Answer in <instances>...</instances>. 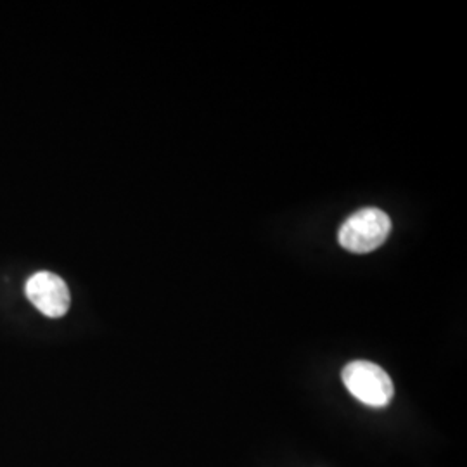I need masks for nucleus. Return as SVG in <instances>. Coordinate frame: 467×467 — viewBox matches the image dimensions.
I'll return each instance as SVG.
<instances>
[{"label":"nucleus","instance_id":"1","mask_svg":"<svg viewBox=\"0 0 467 467\" xmlns=\"http://www.w3.org/2000/svg\"><path fill=\"white\" fill-rule=\"evenodd\" d=\"M391 233V220L379 208H364L341 225L337 239L345 250L364 254L378 250Z\"/></svg>","mask_w":467,"mask_h":467},{"label":"nucleus","instance_id":"2","mask_svg":"<svg viewBox=\"0 0 467 467\" xmlns=\"http://www.w3.org/2000/svg\"><path fill=\"white\" fill-rule=\"evenodd\" d=\"M343 383L358 401L372 409L389 405L395 395V386L386 370L368 360H355L343 368Z\"/></svg>","mask_w":467,"mask_h":467},{"label":"nucleus","instance_id":"3","mask_svg":"<svg viewBox=\"0 0 467 467\" xmlns=\"http://www.w3.org/2000/svg\"><path fill=\"white\" fill-rule=\"evenodd\" d=\"M26 296L38 312L50 318L63 317L71 303L67 283L50 272H38L28 279Z\"/></svg>","mask_w":467,"mask_h":467}]
</instances>
